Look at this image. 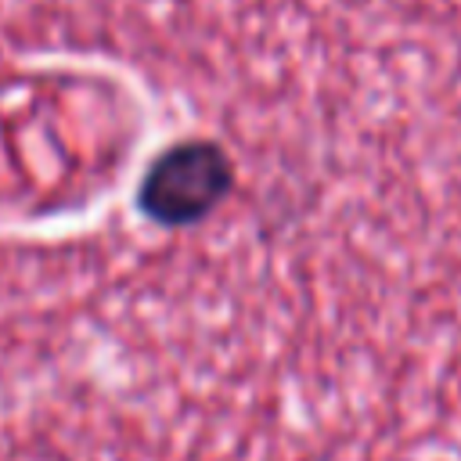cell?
I'll list each match as a JSON object with an SVG mask.
<instances>
[{
    "mask_svg": "<svg viewBox=\"0 0 461 461\" xmlns=\"http://www.w3.org/2000/svg\"><path fill=\"white\" fill-rule=\"evenodd\" d=\"M234 184L238 169L220 140L180 137L148 158L133 191V209L162 230H187L205 223L230 198Z\"/></svg>",
    "mask_w": 461,
    "mask_h": 461,
    "instance_id": "1",
    "label": "cell"
}]
</instances>
